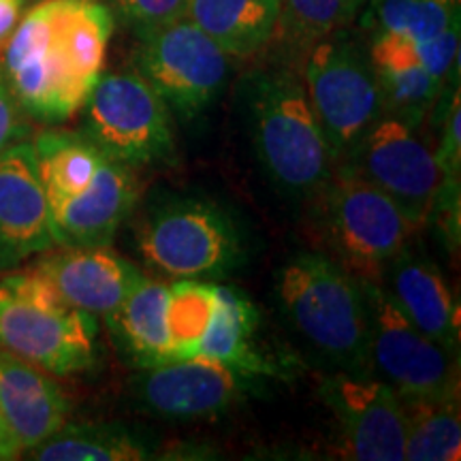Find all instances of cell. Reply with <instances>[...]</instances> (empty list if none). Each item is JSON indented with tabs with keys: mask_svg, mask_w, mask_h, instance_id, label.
<instances>
[{
	"mask_svg": "<svg viewBox=\"0 0 461 461\" xmlns=\"http://www.w3.org/2000/svg\"><path fill=\"white\" fill-rule=\"evenodd\" d=\"M112 32L101 0H41L20 17L0 71L22 112L51 126L73 118L101 77Z\"/></svg>",
	"mask_w": 461,
	"mask_h": 461,
	"instance_id": "cell-1",
	"label": "cell"
},
{
	"mask_svg": "<svg viewBox=\"0 0 461 461\" xmlns=\"http://www.w3.org/2000/svg\"><path fill=\"white\" fill-rule=\"evenodd\" d=\"M276 302L286 325L331 372L372 374L359 278L322 250L297 252L276 272Z\"/></svg>",
	"mask_w": 461,
	"mask_h": 461,
	"instance_id": "cell-2",
	"label": "cell"
},
{
	"mask_svg": "<svg viewBox=\"0 0 461 461\" xmlns=\"http://www.w3.org/2000/svg\"><path fill=\"white\" fill-rule=\"evenodd\" d=\"M250 137L269 182L293 199H314L336 171L330 143L305 86L288 71L252 77L248 88Z\"/></svg>",
	"mask_w": 461,
	"mask_h": 461,
	"instance_id": "cell-3",
	"label": "cell"
},
{
	"mask_svg": "<svg viewBox=\"0 0 461 461\" xmlns=\"http://www.w3.org/2000/svg\"><path fill=\"white\" fill-rule=\"evenodd\" d=\"M96 339L99 319L67 303L34 265L0 274V348L71 376L95 366Z\"/></svg>",
	"mask_w": 461,
	"mask_h": 461,
	"instance_id": "cell-4",
	"label": "cell"
},
{
	"mask_svg": "<svg viewBox=\"0 0 461 461\" xmlns=\"http://www.w3.org/2000/svg\"><path fill=\"white\" fill-rule=\"evenodd\" d=\"M143 261L171 280H216L246 257L244 230L229 210L201 197L152 205L135 227Z\"/></svg>",
	"mask_w": 461,
	"mask_h": 461,
	"instance_id": "cell-5",
	"label": "cell"
},
{
	"mask_svg": "<svg viewBox=\"0 0 461 461\" xmlns=\"http://www.w3.org/2000/svg\"><path fill=\"white\" fill-rule=\"evenodd\" d=\"M314 199L325 255L355 278L378 280L419 230L389 194L346 167H336Z\"/></svg>",
	"mask_w": 461,
	"mask_h": 461,
	"instance_id": "cell-6",
	"label": "cell"
},
{
	"mask_svg": "<svg viewBox=\"0 0 461 461\" xmlns=\"http://www.w3.org/2000/svg\"><path fill=\"white\" fill-rule=\"evenodd\" d=\"M372 374L402 400L459 395V353L425 336L378 280L359 278Z\"/></svg>",
	"mask_w": 461,
	"mask_h": 461,
	"instance_id": "cell-7",
	"label": "cell"
},
{
	"mask_svg": "<svg viewBox=\"0 0 461 461\" xmlns=\"http://www.w3.org/2000/svg\"><path fill=\"white\" fill-rule=\"evenodd\" d=\"M305 95L339 163L384 113L370 54L344 31L316 41L305 58Z\"/></svg>",
	"mask_w": 461,
	"mask_h": 461,
	"instance_id": "cell-8",
	"label": "cell"
},
{
	"mask_svg": "<svg viewBox=\"0 0 461 461\" xmlns=\"http://www.w3.org/2000/svg\"><path fill=\"white\" fill-rule=\"evenodd\" d=\"M79 112V132L107 158L140 167L176 154L169 107L140 73H101Z\"/></svg>",
	"mask_w": 461,
	"mask_h": 461,
	"instance_id": "cell-9",
	"label": "cell"
},
{
	"mask_svg": "<svg viewBox=\"0 0 461 461\" xmlns=\"http://www.w3.org/2000/svg\"><path fill=\"white\" fill-rule=\"evenodd\" d=\"M137 73L182 118L205 112L229 79V54L188 17L140 31Z\"/></svg>",
	"mask_w": 461,
	"mask_h": 461,
	"instance_id": "cell-10",
	"label": "cell"
},
{
	"mask_svg": "<svg viewBox=\"0 0 461 461\" xmlns=\"http://www.w3.org/2000/svg\"><path fill=\"white\" fill-rule=\"evenodd\" d=\"M338 165L389 194L417 227L428 222L445 180L436 152L417 129L389 113L367 126Z\"/></svg>",
	"mask_w": 461,
	"mask_h": 461,
	"instance_id": "cell-11",
	"label": "cell"
},
{
	"mask_svg": "<svg viewBox=\"0 0 461 461\" xmlns=\"http://www.w3.org/2000/svg\"><path fill=\"white\" fill-rule=\"evenodd\" d=\"M321 397L338 420L346 457L359 461L406 459V412L402 397L374 374L331 372Z\"/></svg>",
	"mask_w": 461,
	"mask_h": 461,
	"instance_id": "cell-12",
	"label": "cell"
},
{
	"mask_svg": "<svg viewBox=\"0 0 461 461\" xmlns=\"http://www.w3.org/2000/svg\"><path fill=\"white\" fill-rule=\"evenodd\" d=\"M248 376L221 361L194 355L146 367L132 383L148 412L171 420L214 419L244 395Z\"/></svg>",
	"mask_w": 461,
	"mask_h": 461,
	"instance_id": "cell-13",
	"label": "cell"
},
{
	"mask_svg": "<svg viewBox=\"0 0 461 461\" xmlns=\"http://www.w3.org/2000/svg\"><path fill=\"white\" fill-rule=\"evenodd\" d=\"M56 248L32 141L0 152V274Z\"/></svg>",
	"mask_w": 461,
	"mask_h": 461,
	"instance_id": "cell-14",
	"label": "cell"
},
{
	"mask_svg": "<svg viewBox=\"0 0 461 461\" xmlns=\"http://www.w3.org/2000/svg\"><path fill=\"white\" fill-rule=\"evenodd\" d=\"M140 177L132 167L103 158L82 193L50 205L56 248L109 246L140 203Z\"/></svg>",
	"mask_w": 461,
	"mask_h": 461,
	"instance_id": "cell-15",
	"label": "cell"
},
{
	"mask_svg": "<svg viewBox=\"0 0 461 461\" xmlns=\"http://www.w3.org/2000/svg\"><path fill=\"white\" fill-rule=\"evenodd\" d=\"M34 267L73 308L105 319L143 278L109 246H67L39 255Z\"/></svg>",
	"mask_w": 461,
	"mask_h": 461,
	"instance_id": "cell-16",
	"label": "cell"
},
{
	"mask_svg": "<svg viewBox=\"0 0 461 461\" xmlns=\"http://www.w3.org/2000/svg\"><path fill=\"white\" fill-rule=\"evenodd\" d=\"M403 314L425 336L445 348L459 350V305L438 265L411 240L378 278Z\"/></svg>",
	"mask_w": 461,
	"mask_h": 461,
	"instance_id": "cell-17",
	"label": "cell"
},
{
	"mask_svg": "<svg viewBox=\"0 0 461 461\" xmlns=\"http://www.w3.org/2000/svg\"><path fill=\"white\" fill-rule=\"evenodd\" d=\"M67 417L68 400L51 374L0 348V423L17 453H31Z\"/></svg>",
	"mask_w": 461,
	"mask_h": 461,
	"instance_id": "cell-18",
	"label": "cell"
},
{
	"mask_svg": "<svg viewBox=\"0 0 461 461\" xmlns=\"http://www.w3.org/2000/svg\"><path fill=\"white\" fill-rule=\"evenodd\" d=\"M367 54L383 95L384 113L417 129L434 107L442 82L423 67L414 41L402 34L376 32Z\"/></svg>",
	"mask_w": 461,
	"mask_h": 461,
	"instance_id": "cell-19",
	"label": "cell"
},
{
	"mask_svg": "<svg viewBox=\"0 0 461 461\" xmlns=\"http://www.w3.org/2000/svg\"><path fill=\"white\" fill-rule=\"evenodd\" d=\"M257 331V305L238 288L218 285V308L201 339L197 355L221 361L248 378L285 376V367L274 363L261 348Z\"/></svg>",
	"mask_w": 461,
	"mask_h": 461,
	"instance_id": "cell-20",
	"label": "cell"
},
{
	"mask_svg": "<svg viewBox=\"0 0 461 461\" xmlns=\"http://www.w3.org/2000/svg\"><path fill=\"white\" fill-rule=\"evenodd\" d=\"M103 321L118 348L140 370L171 361L169 285L165 282L143 276L129 297Z\"/></svg>",
	"mask_w": 461,
	"mask_h": 461,
	"instance_id": "cell-21",
	"label": "cell"
},
{
	"mask_svg": "<svg viewBox=\"0 0 461 461\" xmlns=\"http://www.w3.org/2000/svg\"><path fill=\"white\" fill-rule=\"evenodd\" d=\"M224 54L248 58L278 32L280 0H188L186 15Z\"/></svg>",
	"mask_w": 461,
	"mask_h": 461,
	"instance_id": "cell-22",
	"label": "cell"
},
{
	"mask_svg": "<svg viewBox=\"0 0 461 461\" xmlns=\"http://www.w3.org/2000/svg\"><path fill=\"white\" fill-rule=\"evenodd\" d=\"M32 149L48 205L82 193L105 158L82 132L71 131L39 132L32 140Z\"/></svg>",
	"mask_w": 461,
	"mask_h": 461,
	"instance_id": "cell-23",
	"label": "cell"
},
{
	"mask_svg": "<svg viewBox=\"0 0 461 461\" xmlns=\"http://www.w3.org/2000/svg\"><path fill=\"white\" fill-rule=\"evenodd\" d=\"M41 461H140L152 457L148 440L122 425H68L34 447Z\"/></svg>",
	"mask_w": 461,
	"mask_h": 461,
	"instance_id": "cell-24",
	"label": "cell"
},
{
	"mask_svg": "<svg viewBox=\"0 0 461 461\" xmlns=\"http://www.w3.org/2000/svg\"><path fill=\"white\" fill-rule=\"evenodd\" d=\"M406 412V459L457 461L461 457L459 395L402 400Z\"/></svg>",
	"mask_w": 461,
	"mask_h": 461,
	"instance_id": "cell-25",
	"label": "cell"
},
{
	"mask_svg": "<svg viewBox=\"0 0 461 461\" xmlns=\"http://www.w3.org/2000/svg\"><path fill=\"white\" fill-rule=\"evenodd\" d=\"M218 308V285L210 280H173L169 285L171 361L199 353Z\"/></svg>",
	"mask_w": 461,
	"mask_h": 461,
	"instance_id": "cell-26",
	"label": "cell"
},
{
	"mask_svg": "<svg viewBox=\"0 0 461 461\" xmlns=\"http://www.w3.org/2000/svg\"><path fill=\"white\" fill-rule=\"evenodd\" d=\"M370 22L378 32L428 41L459 22V0H370Z\"/></svg>",
	"mask_w": 461,
	"mask_h": 461,
	"instance_id": "cell-27",
	"label": "cell"
},
{
	"mask_svg": "<svg viewBox=\"0 0 461 461\" xmlns=\"http://www.w3.org/2000/svg\"><path fill=\"white\" fill-rule=\"evenodd\" d=\"M367 0H280L278 31L286 43L310 50L316 41L344 31Z\"/></svg>",
	"mask_w": 461,
	"mask_h": 461,
	"instance_id": "cell-28",
	"label": "cell"
},
{
	"mask_svg": "<svg viewBox=\"0 0 461 461\" xmlns=\"http://www.w3.org/2000/svg\"><path fill=\"white\" fill-rule=\"evenodd\" d=\"M137 31H148L186 15L188 0H112Z\"/></svg>",
	"mask_w": 461,
	"mask_h": 461,
	"instance_id": "cell-29",
	"label": "cell"
},
{
	"mask_svg": "<svg viewBox=\"0 0 461 461\" xmlns=\"http://www.w3.org/2000/svg\"><path fill=\"white\" fill-rule=\"evenodd\" d=\"M414 50L423 62V67L445 84V79L451 73L453 65H457L459 58V22L457 24L448 26L436 37L428 39V41L414 43Z\"/></svg>",
	"mask_w": 461,
	"mask_h": 461,
	"instance_id": "cell-30",
	"label": "cell"
},
{
	"mask_svg": "<svg viewBox=\"0 0 461 461\" xmlns=\"http://www.w3.org/2000/svg\"><path fill=\"white\" fill-rule=\"evenodd\" d=\"M461 105H459V90L455 88L448 109L442 124V137L438 148L434 149L438 163H440L445 180H459L461 169Z\"/></svg>",
	"mask_w": 461,
	"mask_h": 461,
	"instance_id": "cell-31",
	"label": "cell"
},
{
	"mask_svg": "<svg viewBox=\"0 0 461 461\" xmlns=\"http://www.w3.org/2000/svg\"><path fill=\"white\" fill-rule=\"evenodd\" d=\"M22 115H24V112L17 105L14 92L9 90L7 79L0 71V152L24 140L26 126Z\"/></svg>",
	"mask_w": 461,
	"mask_h": 461,
	"instance_id": "cell-32",
	"label": "cell"
},
{
	"mask_svg": "<svg viewBox=\"0 0 461 461\" xmlns=\"http://www.w3.org/2000/svg\"><path fill=\"white\" fill-rule=\"evenodd\" d=\"M24 3L26 0H0V50L5 48L11 32L15 31Z\"/></svg>",
	"mask_w": 461,
	"mask_h": 461,
	"instance_id": "cell-33",
	"label": "cell"
},
{
	"mask_svg": "<svg viewBox=\"0 0 461 461\" xmlns=\"http://www.w3.org/2000/svg\"><path fill=\"white\" fill-rule=\"evenodd\" d=\"M17 455L20 453H17V448L14 447V442L9 440L3 423H0V459H14V457H17Z\"/></svg>",
	"mask_w": 461,
	"mask_h": 461,
	"instance_id": "cell-34",
	"label": "cell"
}]
</instances>
